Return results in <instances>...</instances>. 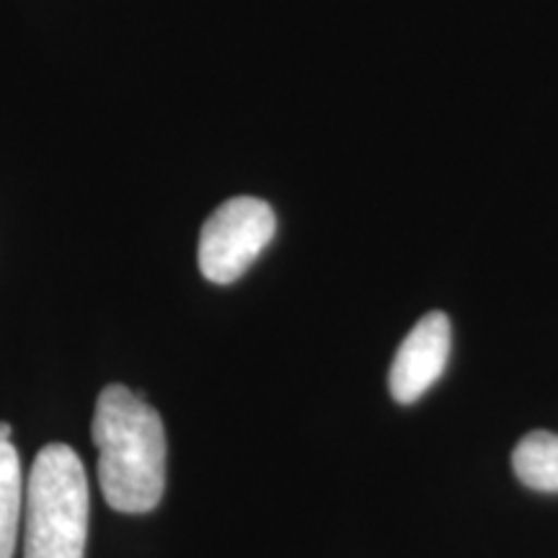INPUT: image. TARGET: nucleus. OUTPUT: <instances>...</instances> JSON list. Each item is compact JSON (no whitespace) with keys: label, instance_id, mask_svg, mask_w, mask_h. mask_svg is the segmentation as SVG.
<instances>
[{"label":"nucleus","instance_id":"6","mask_svg":"<svg viewBox=\"0 0 558 558\" xmlns=\"http://www.w3.org/2000/svg\"><path fill=\"white\" fill-rule=\"evenodd\" d=\"M21 458L11 442H0V558H13L21 512H24Z\"/></svg>","mask_w":558,"mask_h":558},{"label":"nucleus","instance_id":"7","mask_svg":"<svg viewBox=\"0 0 558 558\" xmlns=\"http://www.w3.org/2000/svg\"><path fill=\"white\" fill-rule=\"evenodd\" d=\"M0 442H11V424L0 422Z\"/></svg>","mask_w":558,"mask_h":558},{"label":"nucleus","instance_id":"4","mask_svg":"<svg viewBox=\"0 0 558 558\" xmlns=\"http://www.w3.org/2000/svg\"><path fill=\"white\" fill-rule=\"evenodd\" d=\"M452 326L445 313L432 311L403 339L390 365V393L399 403L422 399L442 378L450 360Z\"/></svg>","mask_w":558,"mask_h":558},{"label":"nucleus","instance_id":"2","mask_svg":"<svg viewBox=\"0 0 558 558\" xmlns=\"http://www.w3.org/2000/svg\"><path fill=\"white\" fill-rule=\"evenodd\" d=\"M88 481L68 445H47L34 460L24 497V558H83Z\"/></svg>","mask_w":558,"mask_h":558},{"label":"nucleus","instance_id":"3","mask_svg":"<svg viewBox=\"0 0 558 558\" xmlns=\"http://www.w3.org/2000/svg\"><path fill=\"white\" fill-rule=\"evenodd\" d=\"M277 218L264 199L233 197L215 209L199 233V271L209 282L230 284L275 239Z\"/></svg>","mask_w":558,"mask_h":558},{"label":"nucleus","instance_id":"5","mask_svg":"<svg viewBox=\"0 0 558 558\" xmlns=\"http://www.w3.org/2000/svg\"><path fill=\"white\" fill-rule=\"evenodd\" d=\"M512 469L527 488L558 494V435L535 429L512 452Z\"/></svg>","mask_w":558,"mask_h":558},{"label":"nucleus","instance_id":"1","mask_svg":"<svg viewBox=\"0 0 558 558\" xmlns=\"http://www.w3.org/2000/svg\"><path fill=\"white\" fill-rule=\"evenodd\" d=\"M94 445L99 484L111 509L145 514L166 488V432L158 411L124 386H109L96 401Z\"/></svg>","mask_w":558,"mask_h":558}]
</instances>
